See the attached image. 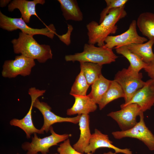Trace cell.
I'll return each mask as SVG.
<instances>
[{
    "instance_id": "obj_13",
    "label": "cell",
    "mask_w": 154,
    "mask_h": 154,
    "mask_svg": "<svg viewBox=\"0 0 154 154\" xmlns=\"http://www.w3.org/2000/svg\"><path fill=\"white\" fill-rule=\"evenodd\" d=\"M102 147L114 149L116 153L124 154H133L129 149H120L113 144L107 135L102 133L97 129H95L94 133L92 134L89 143L86 148L84 153H94L96 150Z\"/></svg>"
},
{
    "instance_id": "obj_1",
    "label": "cell",
    "mask_w": 154,
    "mask_h": 154,
    "mask_svg": "<svg viewBox=\"0 0 154 154\" xmlns=\"http://www.w3.org/2000/svg\"><path fill=\"white\" fill-rule=\"evenodd\" d=\"M125 6L111 9L100 23L94 21L90 22L86 25L88 43L98 46L105 45V40L110 34L116 33L117 29V23L125 17L127 15Z\"/></svg>"
},
{
    "instance_id": "obj_12",
    "label": "cell",
    "mask_w": 154,
    "mask_h": 154,
    "mask_svg": "<svg viewBox=\"0 0 154 154\" xmlns=\"http://www.w3.org/2000/svg\"><path fill=\"white\" fill-rule=\"evenodd\" d=\"M135 103L144 112L150 110L154 105V81L150 79L145 82L144 86L134 94L130 101L126 104H123L120 107L131 104Z\"/></svg>"
},
{
    "instance_id": "obj_15",
    "label": "cell",
    "mask_w": 154,
    "mask_h": 154,
    "mask_svg": "<svg viewBox=\"0 0 154 154\" xmlns=\"http://www.w3.org/2000/svg\"><path fill=\"white\" fill-rule=\"evenodd\" d=\"M73 96L75 98V102L72 107L67 110V115L88 114L97 109L96 104L88 95Z\"/></svg>"
},
{
    "instance_id": "obj_6",
    "label": "cell",
    "mask_w": 154,
    "mask_h": 154,
    "mask_svg": "<svg viewBox=\"0 0 154 154\" xmlns=\"http://www.w3.org/2000/svg\"><path fill=\"white\" fill-rule=\"evenodd\" d=\"M49 131L51 133L49 136L41 138L38 137L37 133H35L34 137H32L31 143L26 142L23 143L21 147L25 151H27L26 154H38L39 152L42 154H48L51 147L57 145L58 143L64 141L71 136L70 134H57L52 126Z\"/></svg>"
},
{
    "instance_id": "obj_10",
    "label": "cell",
    "mask_w": 154,
    "mask_h": 154,
    "mask_svg": "<svg viewBox=\"0 0 154 154\" xmlns=\"http://www.w3.org/2000/svg\"><path fill=\"white\" fill-rule=\"evenodd\" d=\"M120 110L112 112L107 115L117 123L121 131L128 130L137 123V117L141 112L140 107L135 103L121 108Z\"/></svg>"
},
{
    "instance_id": "obj_22",
    "label": "cell",
    "mask_w": 154,
    "mask_h": 154,
    "mask_svg": "<svg viewBox=\"0 0 154 154\" xmlns=\"http://www.w3.org/2000/svg\"><path fill=\"white\" fill-rule=\"evenodd\" d=\"M111 81L105 78L102 74L92 85L91 91L88 95L96 104H99L108 89Z\"/></svg>"
},
{
    "instance_id": "obj_33",
    "label": "cell",
    "mask_w": 154,
    "mask_h": 154,
    "mask_svg": "<svg viewBox=\"0 0 154 154\" xmlns=\"http://www.w3.org/2000/svg\"><path fill=\"white\" fill-rule=\"evenodd\" d=\"M57 154V153H55V154Z\"/></svg>"
},
{
    "instance_id": "obj_20",
    "label": "cell",
    "mask_w": 154,
    "mask_h": 154,
    "mask_svg": "<svg viewBox=\"0 0 154 154\" xmlns=\"http://www.w3.org/2000/svg\"><path fill=\"white\" fill-rule=\"evenodd\" d=\"M136 23L137 27L143 36L149 39L154 38V13L149 12L141 13Z\"/></svg>"
},
{
    "instance_id": "obj_26",
    "label": "cell",
    "mask_w": 154,
    "mask_h": 154,
    "mask_svg": "<svg viewBox=\"0 0 154 154\" xmlns=\"http://www.w3.org/2000/svg\"><path fill=\"white\" fill-rule=\"evenodd\" d=\"M128 1L127 0H105L106 6L100 14L99 23L102 22L110 10L125 6Z\"/></svg>"
},
{
    "instance_id": "obj_23",
    "label": "cell",
    "mask_w": 154,
    "mask_h": 154,
    "mask_svg": "<svg viewBox=\"0 0 154 154\" xmlns=\"http://www.w3.org/2000/svg\"><path fill=\"white\" fill-rule=\"evenodd\" d=\"M115 49L117 53L122 55L128 60L130 63L129 66L138 72L144 69L147 64L138 55L131 52L126 46Z\"/></svg>"
},
{
    "instance_id": "obj_24",
    "label": "cell",
    "mask_w": 154,
    "mask_h": 154,
    "mask_svg": "<svg viewBox=\"0 0 154 154\" xmlns=\"http://www.w3.org/2000/svg\"><path fill=\"white\" fill-rule=\"evenodd\" d=\"M80 67L88 83L92 85L102 74V65L90 62L80 63Z\"/></svg>"
},
{
    "instance_id": "obj_29",
    "label": "cell",
    "mask_w": 154,
    "mask_h": 154,
    "mask_svg": "<svg viewBox=\"0 0 154 154\" xmlns=\"http://www.w3.org/2000/svg\"><path fill=\"white\" fill-rule=\"evenodd\" d=\"M144 69L151 79L154 81V60L147 64Z\"/></svg>"
},
{
    "instance_id": "obj_32",
    "label": "cell",
    "mask_w": 154,
    "mask_h": 154,
    "mask_svg": "<svg viewBox=\"0 0 154 154\" xmlns=\"http://www.w3.org/2000/svg\"><path fill=\"white\" fill-rule=\"evenodd\" d=\"M16 154H19V153H16Z\"/></svg>"
},
{
    "instance_id": "obj_2",
    "label": "cell",
    "mask_w": 154,
    "mask_h": 154,
    "mask_svg": "<svg viewBox=\"0 0 154 154\" xmlns=\"http://www.w3.org/2000/svg\"><path fill=\"white\" fill-rule=\"evenodd\" d=\"M11 42L15 54H20L25 57L36 59L40 63H45L48 59L52 58L50 46L39 44L33 36L20 32L19 37L13 39Z\"/></svg>"
},
{
    "instance_id": "obj_14",
    "label": "cell",
    "mask_w": 154,
    "mask_h": 154,
    "mask_svg": "<svg viewBox=\"0 0 154 154\" xmlns=\"http://www.w3.org/2000/svg\"><path fill=\"white\" fill-rule=\"evenodd\" d=\"M44 0H34L28 1L26 0H13L8 6V10L13 11L15 9L20 11L21 17L26 23H29L31 17L32 15L37 16L36 11V6L37 4L43 5Z\"/></svg>"
},
{
    "instance_id": "obj_4",
    "label": "cell",
    "mask_w": 154,
    "mask_h": 154,
    "mask_svg": "<svg viewBox=\"0 0 154 154\" xmlns=\"http://www.w3.org/2000/svg\"><path fill=\"white\" fill-rule=\"evenodd\" d=\"M142 73L133 69L130 66L118 72L114 80L121 87L125 95V103L126 104L132 99L134 94L144 85L145 82L142 80Z\"/></svg>"
},
{
    "instance_id": "obj_30",
    "label": "cell",
    "mask_w": 154,
    "mask_h": 154,
    "mask_svg": "<svg viewBox=\"0 0 154 154\" xmlns=\"http://www.w3.org/2000/svg\"><path fill=\"white\" fill-rule=\"evenodd\" d=\"M10 2V0H1L0 6L2 7H4L6 6Z\"/></svg>"
},
{
    "instance_id": "obj_5",
    "label": "cell",
    "mask_w": 154,
    "mask_h": 154,
    "mask_svg": "<svg viewBox=\"0 0 154 154\" xmlns=\"http://www.w3.org/2000/svg\"><path fill=\"white\" fill-rule=\"evenodd\" d=\"M0 27L8 31L17 29L25 34L33 36L36 35H45L52 39L57 34L54 25L51 24L45 28L41 29L32 28L27 25L21 17L13 18L7 16L0 11Z\"/></svg>"
},
{
    "instance_id": "obj_17",
    "label": "cell",
    "mask_w": 154,
    "mask_h": 154,
    "mask_svg": "<svg viewBox=\"0 0 154 154\" xmlns=\"http://www.w3.org/2000/svg\"><path fill=\"white\" fill-rule=\"evenodd\" d=\"M62 15L66 21H80L83 19V14L75 0H58Z\"/></svg>"
},
{
    "instance_id": "obj_31",
    "label": "cell",
    "mask_w": 154,
    "mask_h": 154,
    "mask_svg": "<svg viewBox=\"0 0 154 154\" xmlns=\"http://www.w3.org/2000/svg\"><path fill=\"white\" fill-rule=\"evenodd\" d=\"M103 154H116V153H114L112 151H110L108 152L104 153Z\"/></svg>"
},
{
    "instance_id": "obj_25",
    "label": "cell",
    "mask_w": 154,
    "mask_h": 154,
    "mask_svg": "<svg viewBox=\"0 0 154 154\" xmlns=\"http://www.w3.org/2000/svg\"><path fill=\"white\" fill-rule=\"evenodd\" d=\"M90 86L82 71L80 70L71 87L70 94L72 96H86Z\"/></svg>"
},
{
    "instance_id": "obj_28",
    "label": "cell",
    "mask_w": 154,
    "mask_h": 154,
    "mask_svg": "<svg viewBox=\"0 0 154 154\" xmlns=\"http://www.w3.org/2000/svg\"><path fill=\"white\" fill-rule=\"evenodd\" d=\"M68 31L66 33L62 35H56L60 40L66 45H69L71 43L70 36L71 32L73 30L72 26L67 24Z\"/></svg>"
},
{
    "instance_id": "obj_16",
    "label": "cell",
    "mask_w": 154,
    "mask_h": 154,
    "mask_svg": "<svg viewBox=\"0 0 154 154\" xmlns=\"http://www.w3.org/2000/svg\"><path fill=\"white\" fill-rule=\"evenodd\" d=\"M79 125L80 130V137L73 147L77 151L84 154L86 148L89 143L92 136L90 129V117L88 114L81 115Z\"/></svg>"
},
{
    "instance_id": "obj_21",
    "label": "cell",
    "mask_w": 154,
    "mask_h": 154,
    "mask_svg": "<svg viewBox=\"0 0 154 154\" xmlns=\"http://www.w3.org/2000/svg\"><path fill=\"white\" fill-rule=\"evenodd\" d=\"M121 98H125V95L121 87L115 80H112L108 89L98 104L100 110L102 109L112 101Z\"/></svg>"
},
{
    "instance_id": "obj_18",
    "label": "cell",
    "mask_w": 154,
    "mask_h": 154,
    "mask_svg": "<svg viewBox=\"0 0 154 154\" xmlns=\"http://www.w3.org/2000/svg\"><path fill=\"white\" fill-rule=\"evenodd\" d=\"M154 44V38H153L145 43L132 44L126 46L131 52L137 54L148 64L154 60V53L152 49Z\"/></svg>"
},
{
    "instance_id": "obj_27",
    "label": "cell",
    "mask_w": 154,
    "mask_h": 154,
    "mask_svg": "<svg viewBox=\"0 0 154 154\" xmlns=\"http://www.w3.org/2000/svg\"><path fill=\"white\" fill-rule=\"evenodd\" d=\"M58 152L59 154H83L75 149L71 145L69 139L64 141L63 143H61L58 147ZM86 154H93L91 153Z\"/></svg>"
},
{
    "instance_id": "obj_19",
    "label": "cell",
    "mask_w": 154,
    "mask_h": 154,
    "mask_svg": "<svg viewBox=\"0 0 154 154\" xmlns=\"http://www.w3.org/2000/svg\"><path fill=\"white\" fill-rule=\"evenodd\" d=\"M34 102L31 101L29 109L25 116L21 119L14 118L10 121L11 125L18 127L25 133L27 139L30 138L31 135L35 133L43 134L40 129L36 128L34 126L32 118V111Z\"/></svg>"
},
{
    "instance_id": "obj_3",
    "label": "cell",
    "mask_w": 154,
    "mask_h": 154,
    "mask_svg": "<svg viewBox=\"0 0 154 154\" xmlns=\"http://www.w3.org/2000/svg\"><path fill=\"white\" fill-rule=\"evenodd\" d=\"M118 58L112 49L104 45L97 47L94 44L86 43L82 52L66 55L65 59L68 62H90L103 65L114 62Z\"/></svg>"
},
{
    "instance_id": "obj_9",
    "label": "cell",
    "mask_w": 154,
    "mask_h": 154,
    "mask_svg": "<svg viewBox=\"0 0 154 154\" xmlns=\"http://www.w3.org/2000/svg\"><path fill=\"white\" fill-rule=\"evenodd\" d=\"M137 27L136 21L133 20L128 29L125 32L116 36H108L105 40L104 46L112 49L132 44L143 43L147 42L146 38L138 35Z\"/></svg>"
},
{
    "instance_id": "obj_8",
    "label": "cell",
    "mask_w": 154,
    "mask_h": 154,
    "mask_svg": "<svg viewBox=\"0 0 154 154\" xmlns=\"http://www.w3.org/2000/svg\"><path fill=\"white\" fill-rule=\"evenodd\" d=\"M35 60L22 55L17 56L14 60H5L2 67V76L9 78L20 75L29 76L32 68L35 65Z\"/></svg>"
},
{
    "instance_id": "obj_11",
    "label": "cell",
    "mask_w": 154,
    "mask_h": 154,
    "mask_svg": "<svg viewBox=\"0 0 154 154\" xmlns=\"http://www.w3.org/2000/svg\"><path fill=\"white\" fill-rule=\"evenodd\" d=\"M33 107L37 109L41 113L44 119L43 125L40 129L44 134L45 131L47 133L52 125L56 123L64 122L74 124L78 123L81 115L73 117H62L57 116L52 112L51 107L45 102H40L37 98L34 102Z\"/></svg>"
},
{
    "instance_id": "obj_7",
    "label": "cell",
    "mask_w": 154,
    "mask_h": 154,
    "mask_svg": "<svg viewBox=\"0 0 154 154\" xmlns=\"http://www.w3.org/2000/svg\"><path fill=\"white\" fill-rule=\"evenodd\" d=\"M139 116V121L133 127L126 131H114L112 134L116 139L127 137L136 138L144 143L149 150H154V135L145 124L143 112L141 111Z\"/></svg>"
}]
</instances>
